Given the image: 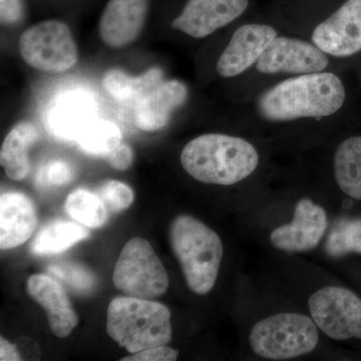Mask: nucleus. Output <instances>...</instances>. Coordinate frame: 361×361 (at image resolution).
Instances as JSON below:
<instances>
[{
	"mask_svg": "<svg viewBox=\"0 0 361 361\" xmlns=\"http://www.w3.org/2000/svg\"><path fill=\"white\" fill-rule=\"evenodd\" d=\"M341 78L332 73L297 75L266 90L257 101L259 115L273 123L322 118L336 114L345 102Z\"/></svg>",
	"mask_w": 361,
	"mask_h": 361,
	"instance_id": "nucleus-1",
	"label": "nucleus"
},
{
	"mask_svg": "<svg viewBox=\"0 0 361 361\" xmlns=\"http://www.w3.org/2000/svg\"><path fill=\"white\" fill-rule=\"evenodd\" d=\"M257 149L243 137L224 134L199 135L180 153L188 174L204 184L232 186L250 177L259 165Z\"/></svg>",
	"mask_w": 361,
	"mask_h": 361,
	"instance_id": "nucleus-2",
	"label": "nucleus"
},
{
	"mask_svg": "<svg viewBox=\"0 0 361 361\" xmlns=\"http://www.w3.org/2000/svg\"><path fill=\"white\" fill-rule=\"evenodd\" d=\"M170 242L190 290L198 295L212 290L223 258L219 235L193 216L180 215L171 224Z\"/></svg>",
	"mask_w": 361,
	"mask_h": 361,
	"instance_id": "nucleus-3",
	"label": "nucleus"
},
{
	"mask_svg": "<svg viewBox=\"0 0 361 361\" xmlns=\"http://www.w3.org/2000/svg\"><path fill=\"white\" fill-rule=\"evenodd\" d=\"M106 331L132 355L167 345L172 341L171 311L164 304L149 299L116 297L109 305Z\"/></svg>",
	"mask_w": 361,
	"mask_h": 361,
	"instance_id": "nucleus-4",
	"label": "nucleus"
},
{
	"mask_svg": "<svg viewBox=\"0 0 361 361\" xmlns=\"http://www.w3.org/2000/svg\"><path fill=\"white\" fill-rule=\"evenodd\" d=\"M318 329L310 316L277 313L252 327L249 343L253 353L265 360H291L314 350L319 341Z\"/></svg>",
	"mask_w": 361,
	"mask_h": 361,
	"instance_id": "nucleus-5",
	"label": "nucleus"
},
{
	"mask_svg": "<svg viewBox=\"0 0 361 361\" xmlns=\"http://www.w3.org/2000/svg\"><path fill=\"white\" fill-rule=\"evenodd\" d=\"M114 285L126 296L153 299L169 288L167 270L147 240L135 237L123 246L113 274Z\"/></svg>",
	"mask_w": 361,
	"mask_h": 361,
	"instance_id": "nucleus-6",
	"label": "nucleus"
},
{
	"mask_svg": "<svg viewBox=\"0 0 361 361\" xmlns=\"http://www.w3.org/2000/svg\"><path fill=\"white\" fill-rule=\"evenodd\" d=\"M21 58L33 68L63 73L77 63L78 51L70 27L59 20H45L26 30L20 39Z\"/></svg>",
	"mask_w": 361,
	"mask_h": 361,
	"instance_id": "nucleus-7",
	"label": "nucleus"
},
{
	"mask_svg": "<svg viewBox=\"0 0 361 361\" xmlns=\"http://www.w3.org/2000/svg\"><path fill=\"white\" fill-rule=\"evenodd\" d=\"M311 317L334 341L361 339V299L341 286H326L310 296Z\"/></svg>",
	"mask_w": 361,
	"mask_h": 361,
	"instance_id": "nucleus-8",
	"label": "nucleus"
},
{
	"mask_svg": "<svg viewBox=\"0 0 361 361\" xmlns=\"http://www.w3.org/2000/svg\"><path fill=\"white\" fill-rule=\"evenodd\" d=\"M329 63V54L313 42L277 35L259 59L256 68L264 75H300L320 73Z\"/></svg>",
	"mask_w": 361,
	"mask_h": 361,
	"instance_id": "nucleus-9",
	"label": "nucleus"
},
{
	"mask_svg": "<svg viewBox=\"0 0 361 361\" xmlns=\"http://www.w3.org/2000/svg\"><path fill=\"white\" fill-rule=\"evenodd\" d=\"M316 47L329 56L346 58L361 51V0H346L311 35Z\"/></svg>",
	"mask_w": 361,
	"mask_h": 361,
	"instance_id": "nucleus-10",
	"label": "nucleus"
},
{
	"mask_svg": "<svg viewBox=\"0 0 361 361\" xmlns=\"http://www.w3.org/2000/svg\"><path fill=\"white\" fill-rule=\"evenodd\" d=\"M329 227L326 211L310 199L297 202L293 220L279 226L270 234L273 247L289 253L313 250Z\"/></svg>",
	"mask_w": 361,
	"mask_h": 361,
	"instance_id": "nucleus-11",
	"label": "nucleus"
},
{
	"mask_svg": "<svg viewBox=\"0 0 361 361\" xmlns=\"http://www.w3.org/2000/svg\"><path fill=\"white\" fill-rule=\"evenodd\" d=\"M249 0H189L172 27L204 39L245 13Z\"/></svg>",
	"mask_w": 361,
	"mask_h": 361,
	"instance_id": "nucleus-12",
	"label": "nucleus"
},
{
	"mask_svg": "<svg viewBox=\"0 0 361 361\" xmlns=\"http://www.w3.org/2000/svg\"><path fill=\"white\" fill-rule=\"evenodd\" d=\"M277 37L272 26L248 23L233 33L229 44L218 59V75L234 78L257 63L271 42Z\"/></svg>",
	"mask_w": 361,
	"mask_h": 361,
	"instance_id": "nucleus-13",
	"label": "nucleus"
},
{
	"mask_svg": "<svg viewBox=\"0 0 361 361\" xmlns=\"http://www.w3.org/2000/svg\"><path fill=\"white\" fill-rule=\"evenodd\" d=\"M94 97L85 90H66L51 102L47 111L49 132L66 141H75L80 133L97 116Z\"/></svg>",
	"mask_w": 361,
	"mask_h": 361,
	"instance_id": "nucleus-14",
	"label": "nucleus"
},
{
	"mask_svg": "<svg viewBox=\"0 0 361 361\" xmlns=\"http://www.w3.org/2000/svg\"><path fill=\"white\" fill-rule=\"evenodd\" d=\"M148 11L149 0H110L99 20L101 39L114 49L132 44L141 33Z\"/></svg>",
	"mask_w": 361,
	"mask_h": 361,
	"instance_id": "nucleus-15",
	"label": "nucleus"
},
{
	"mask_svg": "<svg viewBox=\"0 0 361 361\" xmlns=\"http://www.w3.org/2000/svg\"><path fill=\"white\" fill-rule=\"evenodd\" d=\"M26 289L47 311L52 334L59 338L70 336L78 325V318L58 280L44 274L32 275L27 280Z\"/></svg>",
	"mask_w": 361,
	"mask_h": 361,
	"instance_id": "nucleus-16",
	"label": "nucleus"
},
{
	"mask_svg": "<svg viewBox=\"0 0 361 361\" xmlns=\"http://www.w3.org/2000/svg\"><path fill=\"white\" fill-rule=\"evenodd\" d=\"M37 225V209L30 197L6 192L0 197V248H16L32 236Z\"/></svg>",
	"mask_w": 361,
	"mask_h": 361,
	"instance_id": "nucleus-17",
	"label": "nucleus"
},
{
	"mask_svg": "<svg viewBox=\"0 0 361 361\" xmlns=\"http://www.w3.org/2000/svg\"><path fill=\"white\" fill-rule=\"evenodd\" d=\"M187 94V87L179 80L161 82L137 103L135 125L144 132L161 129L168 125L173 111L186 101Z\"/></svg>",
	"mask_w": 361,
	"mask_h": 361,
	"instance_id": "nucleus-18",
	"label": "nucleus"
},
{
	"mask_svg": "<svg viewBox=\"0 0 361 361\" xmlns=\"http://www.w3.org/2000/svg\"><path fill=\"white\" fill-rule=\"evenodd\" d=\"M39 137L37 128L28 122L18 123L6 135L1 152L0 163L9 179L21 180L30 172L28 151Z\"/></svg>",
	"mask_w": 361,
	"mask_h": 361,
	"instance_id": "nucleus-19",
	"label": "nucleus"
},
{
	"mask_svg": "<svg viewBox=\"0 0 361 361\" xmlns=\"http://www.w3.org/2000/svg\"><path fill=\"white\" fill-rule=\"evenodd\" d=\"M163 71L152 68L139 77H130L125 71L111 68L103 78L104 90L116 101L123 103H139L151 90L161 82Z\"/></svg>",
	"mask_w": 361,
	"mask_h": 361,
	"instance_id": "nucleus-20",
	"label": "nucleus"
},
{
	"mask_svg": "<svg viewBox=\"0 0 361 361\" xmlns=\"http://www.w3.org/2000/svg\"><path fill=\"white\" fill-rule=\"evenodd\" d=\"M334 178L343 193L361 200V137H351L339 145L334 158Z\"/></svg>",
	"mask_w": 361,
	"mask_h": 361,
	"instance_id": "nucleus-21",
	"label": "nucleus"
},
{
	"mask_svg": "<svg viewBox=\"0 0 361 361\" xmlns=\"http://www.w3.org/2000/svg\"><path fill=\"white\" fill-rule=\"evenodd\" d=\"M90 233L82 226L58 220L42 227L32 240L30 251L35 255H56L87 239Z\"/></svg>",
	"mask_w": 361,
	"mask_h": 361,
	"instance_id": "nucleus-22",
	"label": "nucleus"
},
{
	"mask_svg": "<svg viewBox=\"0 0 361 361\" xmlns=\"http://www.w3.org/2000/svg\"><path fill=\"white\" fill-rule=\"evenodd\" d=\"M75 142L89 155L108 157L122 144V133L115 123L97 118L80 133Z\"/></svg>",
	"mask_w": 361,
	"mask_h": 361,
	"instance_id": "nucleus-23",
	"label": "nucleus"
},
{
	"mask_svg": "<svg viewBox=\"0 0 361 361\" xmlns=\"http://www.w3.org/2000/svg\"><path fill=\"white\" fill-rule=\"evenodd\" d=\"M66 211L71 219L90 229L102 227L108 220V209L99 195L85 189L75 190L68 195Z\"/></svg>",
	"mask_w": 361,
	"mask_h": 361,
	"instance_id": "nucleus-24",
	"label": "nucleus"
},
{
	"mask_svg": "<svg viewBox=\"0 0 361 361\" xmlns=\"http://www.w3.org/2000/svg\"><path fill=\"white\" fill-rule=\"evenodd\" d=\"M325 250L336 258L349 253L361 254V219L339 220L329 233Z\"/></svg>",
	"mask_w": 361,
	"mask_h": 361,
	"instance_id": "nucleus-25",
	"label": "nucleus"
},
{
	"mask_svg": "<svg viewBox=\"0 0 361 361\" xmlns=\"http://www.w3.org/2000/svg\"><path fill=\"white\" fill-rule=\"evenodd\" d=\"M97 194L109 212L111 213L122 212L129 208L135 200L134 191L125 183L115 180L104 183Z\"/></svg>",
	"mask_w": 361,
	"mask_h": 361,
	"instance_id": "nucleus-26",
	"label": "nucleus"
},
{
	"mask_svg": "<svg viewBox=\"0 0 361 361\" xmlns=\"http://www.w3.org/2000/svg\"><path fill=\"white\" fill-rule=\"evenodd\" d=\"M49 270L75 291L84 293L92 290L94 287V278L92 272L75 263H56Z\"/></svg>",
	"mask_w": 361,
	"mask_h": 361,
	"instance_id": "nucleus-27",
	"label": "nucleus"
},
{
	"mask_svg": "<svg viewBox=\"0 0 361 361\" xmlns=\"http://www.w3.org/2000/svg\"><path fill=\"white\" fill-rule=\"evenodd\" d=\"M73 176L75 173L70 163L56 159L39 169L37 183L40 187L63 186L73 180Z\"/></svg>",
	"mask_w": 361,
	"mask_h": 361,
	"instance_id": "nucleus-28",
	"label": "nucleus"
},
{
	"mask_svg": "<svg viewBox=\"0 0 361 361\" xmlns=\"http://www.w3.org/2000/svg\"><path fill=\"white\" fill-rule=\"evenodd\" d=\"M179 351L167 345L146 349L140 353L122 358V361H174L177 360Z\"/></svg>",
	"mask_w": 361,
	"mask_h": 361,
	"instance_id": "nucleus-29",
	"label": "nucleus"
},
{
	"mask_svg": "<svg viewBox=\"0 0 361 361\" xmlns=\"http://www.w3.org/2000/svg\"><path fill=\"white\" fill-rule=\"evenodd\" d=\"M21 0H0V18L2 25H11L20 23L23 18Z\"/></svg>",
	"mask_w": 361,
	"mask_h": 361,
	"instance_id": "nucleus-30",
	"label": "nucleus"
},
{
	"mask_svg": "<svg viewBox=\"0 0 361 361\" xmlns=\"http://www.w3.org/2000/svg\"><path fill=\"white\" fill-rule=\"evenodd\" d=\"M109 163L114 169L118 171L128 170L134 161V153L129 145L121 144L116 147L111 153L109 154Z\"/></svg>",
	"mask_w": 361,
	"mask_h": 361,
	"instance_id": "nucleus-31",
	"label": "nucleus"
},
{
	"mask_svg": "<svg viewBox=\"0 0 361 361\" xmlns=\"http://www.w3.org/2000/svg\"><path fill=\"white\" fill-rule=\"evenodd\" d=\"M0 360L1 361H20L23 360L18 348L7 339L0 338Z\"/></svg>",
	"mask_w": 361,
	"mask_h": 361,
	"instance_id": "nucleus-32",
	"label": "nucleus"
}]
</instances>
